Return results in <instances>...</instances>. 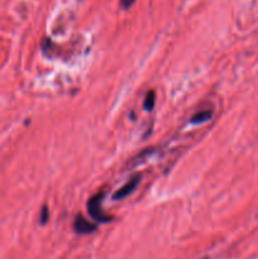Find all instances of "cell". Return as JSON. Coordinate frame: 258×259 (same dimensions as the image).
Returning a JSON list of instances; mask_svg holds the SVG:
<instances>
[{
    "instance_id": "obj_1",
    "label": "cell",
    "mask_w": 258,
    "mask_h": 259,
    "mask_svg": "<svg viewBox=\"0 0 258 259\" xmlns=\"http://www.w3.org/2000/svg\"><path fill=\"white\" fill-rule=\"evenodd\" d=\"M101 197H103V195L101 194H98L95 195V196L91 197L88 202V209H89V212H90V215L94 218V219L98 220V222L105 223L108 222L110 218L106 217V215L103 212V210H101Z\"/></svg>"
},
{
    "instance_id": "obj_2",
    "label": "cell",
    "mask_w": 258,
    "mask_h": 259,
    "mask_svg": "<svg viewBox=\"0 0 258 259\" xmlns=\"http://www.w3.org/2000/svg\"><path fill=\"white\" fill-rule=\"evenodd\" d=\"M139 184V176H134L132 177L131 180H129L128 182H126L125 185H124L123 187H120V189L118 190V191L114 194V199L115 200H121L124 199V197H126L128 195H131L132 192L134 191V190L137 189V186H138Z\"/></svg>"
},
{
    "instance_id": "obj_4",
    "label": "cell",
    "mask_w": 258,
    "mask_h": 259,
    "mask_svg": "<svg viewBox=\"0 0 258 259\" xmlns=\"http://www.w3.org/2000/svg\"><path fill=\"white\" fill-rule=\"evenodd\" d=\"M211 118V113L207 110H204V111H200V113H196L194 116L191 118V123H204V121L209 120V119Z\"/></svg>"
},
{
    "instance_id": "obj_6",
    "label": "cell",
    "mask_w": 258,
    "mask_h": 259,
    "mask_svg": "<svg viewBox=\"0 0 258 259\" xmlns=\"http://www.w3.org/2000/svg\"><path fill=\"white\" fill-rule=\"evenodd\" d=\"M134 2H136V0H120V5L124 9H128V8H131L132 5H133Z\"/></svg>"
},
{
    "instance_id": "obj_7",
    "label": "cell",
    "mask_w": 258,
    "mask_h": 259,
    "mask_svg": "<svg viewBox=\"0 0 258 259\" xmlns=\"http://www.w3.org/2000/svg\"><path fill=\"white\" fill-rule=\"evenodd\" d=\"M46 214H47V212H46V209H43V212H42V223L46 222Z\"/></svg>"
},
{
    "instance_id": "obj_5",
    "label": "cell",
    "mask_w": 258,
    "mask_h": 259,
    "mask_svg": "<svg viewBox=\"0 0 258 259\" xmlns=\"http://www.w3.org/2000/svg\"><path fill=\"white\" fill-rule=\"evenodd\" d=\"M154 99H156V94L154 91H149L146 95V99H144V108L147 110H152L154 106Z\"/></svg>"
},
{
    "instance_id": "obj_3",
    "label": "cell",
    "mask_w": 258,
    "mask_h": 259,
    "mask_svg": "<svg viewBox=\"0 0 258 259\" xmlns=\"http://www.w3.org/2000/svg\"><path fill=\"white\" fill-rule=\"evenodd\" d=\"M73 228H75L76 232L80 233V234H89V233H93L94 230L96 229L95 225L91 224L90 222H88V220L83 217H81V215L76 217L75 223H73Z\"/></svg>"
}]
</instances>
